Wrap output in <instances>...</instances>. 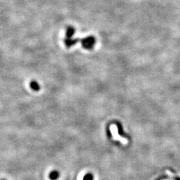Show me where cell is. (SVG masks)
Instances as JSON below:
<instances>
[{
    "mask_svg": "<svg viewBox=\"0 0 180 180\" xmlns=\"http://www.w3.org/2000/svg\"><path fill=\"white\" fill-rule=\"evenodd\" d=\"M75 33V29L73 26H68L65 31V38H72Z\"/></svg>",
    "mask_w": 180,
    "mask_h": 180,
    "instance_id": "obj_3",
    "label": "cell"
},
{
    "mask_svg": "<svg viewBox=\"0 0 180 180\" xmlns=\"http://www.w3.org/2000/svg\"><path fill=\"white\" fill-rule=\"evenodd\" d=\"M30 86L33 90L35 91H38L40 90V86L36 81H31L30 84Z\"/></svg>",
    "mask_w": 180,
    "mask_h": 180,
    "instance_id": "obj_4",
    "label": "cell"
},
{
    "mask_svg": "<svg viewBox=\"0 0 180 180\" xmlns=\"http://www.w3.org/2000/svg\"><path fill=\"white\" fill-rule=\"evenodd\" d=\"M81 46L87 50H92L96 43V39L94 36L90 35L80 40Z\"/></svg>",
    "mask_w": 180,
    "mask_h": 180,
    "instance_id": "obj_1",
    "label": "cell"
},
{
    "mask_svg": "<svg viewBox=\"0 0 180 180\" xmlns=\"http://www.w3.org/2000/svg\"><path fill=\"white\" fill-rule=\"evenodd\" d=\"M83 180H94V175L91 173H86L83 178Z\"/></svg>",
    "mask_w": 180,
    "mask_h": 180,
    "instance_id": "obj_6",
    "label": "cell"
},
{
    "mask_svg": "<svg viewBox=\"0 0 180 180\" xmlns=\"http://www.w3.org/2000/svg\"><path fill=\"white\" fill-rule=\"evenodd\" d=\"M49 177L51 180H57L59 177V173L57 170H53L50 172Z\"/></svg>",
    "mask_w": 180,
    "mask_h": 180,
    "instance_id": "obj_5",
    "label": "cell"
},
{
    "mask_svg": "<svg viewBox=\"0 0 180 180\" xmlns=\"http://www.w3.org/2000/svg\"><path fill=\"white\" fill-rule=\"evenodd\" d=\"M78 41H80L79 38H65L64 40V43L67 48H70L75 46Z\"/></svg>",
    "mask_w": 180,
    "mask_h": 180,
    "instance_id": "obj_2",
    "label": "cell"
},
{
    "mask_svg": "<svg viewBox=\"0 0 180 180\" xmlns=\"http://www.w3.org/2000/svg\"></svg>",
    "mask_w": 180,
    "mask_h": 180,
    "instance_id": "obj_7",
    "label": "cell"
}]
</instances>
